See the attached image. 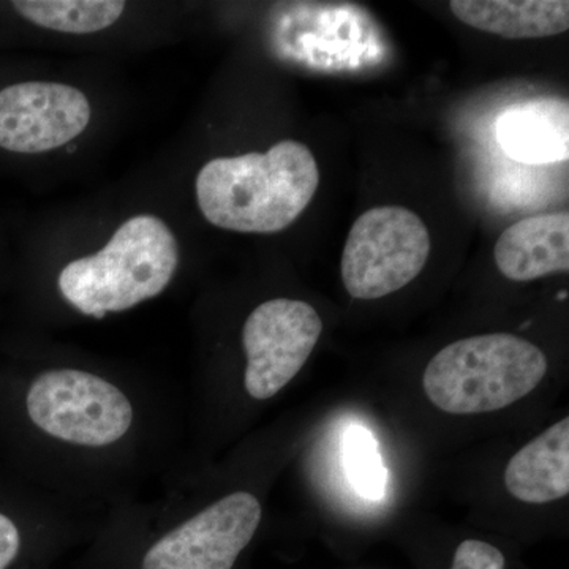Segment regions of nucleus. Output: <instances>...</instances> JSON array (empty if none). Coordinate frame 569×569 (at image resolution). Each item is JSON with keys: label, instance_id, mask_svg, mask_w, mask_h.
<instances>
[{"label": "nucleus", "instance_id": "f257e3e1", "mask_svg": "<svg viewBox=\"0 0 569 569\" xmlns=\"http://www.w3.org/2000/svg\"><path fill=\"white\" fill-rule=\"evenodd\" d=\"M320 170L298 141L277 142L268 152L220 157L198 173L197 201L213 227L238 233H277L298 220L316 197Z\"/></svg>", "mask_w": 569, "mask_h": 569}, {"label": "nucleus", "instance_id": "f03ea898", "mask_svg": "<svg viewBox=\"0 0 569 569\" xmlns=\"http://www.w3.org/2000/svg\"><path fill=\"white\" fill-rule=\"evenodd\" d=\"M179 266V244L168 224L151 213L132 217L91 257L59 274V290L82 316L102 320L156 298Z\"/></svg>", "mask_w": 569, "mask_h": 569}, {"label": "nucleus", "instance_id": "7ed1b4c3", "mask_svg": "<svg viewBox=\"0 0 569 569\" xmlns=\"http://www.w3.org/2000/svg\"><path fill=\"white\" fill-rule=\"evenodd\" d=\"M548 367L546 355L522 337H467L433 356L422 387L430 402L449 415L490 413L529 396Z\"/></svg>", "mask_w": 569, "mask_h": 569}, {"label": "nucleus", "instance_id": "20e7f679", "mask_svg": "<svg viewBox=\"0 0 569 569\" xmlns=\"http://www.w3.org/2000/svg\"><path fill=\"white\" fill-rule=\"evenodd\" d=\"M26 410L37 429L74 447H111L133 425L129 397L104 378L78 369H52L33 378Z\"/></svg>", "mask_w": 569, "mask_h": 569}, {"label": "nucleus", "instance_id": "39448f33", "mask_svg": "<svg viewBox=\"0 0 569 569\" xmlns=\"http://www.w3.org/2000/svg\"><path fill=\"white\" fill-rule=\"evenodd\" d=\"M430 234L418 213L377 206L359 217L342 254V280L356 299H380L413 282L427 263Z\"/></svg>", "mask_w": 569, "mask_h": 569}, {"label": "nucleus", "instance_id": "423d86ee", "mask_svg": "<svg viewBox=\"0 0 569 569\" xmlns=\"http://www.w3.org/2000/svg\"><path fill=\"white\" fill-rule=\"evenodd\" d=\"M321 332L323 321L305 301L277 298L258 306L242 329L249 396L268 400L279 395L301 372Z\"/></svg>", "mask_w": 569, "mask_h": 569}, {"label": "nucleus", "instance_id": "0eeeda50", "mask_svg": "<svg viewBox=\"0 0 569 569\" xmlns=\"http://www.w3.org/2000/svg\"><path fill=\"white\" fill-rule=\"evenodd\" d=\"M260 522L257 497L230 493L160 538L146 552L141 569H231Z\"/></svg>", "mask_w": 569, "mask_h": 569}, {"label": "nucleus", "instance_id": "6e6552de", "mask_svg": "<svg viewBox=\"0 0 569 569\" xmlns=\"http://www.w3.org/2000/svg\"><path fill=\"white\" fill-rule=\"evenodd\" d=\"M91 121L88 97L61 82L31 81L0 91V148L40 153L61 148Z\"/></svg>", "mask_w": 569, "mask_h": 569}, {"label": "nucleus", "instance_id": "1a4fd4ad", "mask_svg": "<svg viewBox=\"0 0 569 569\" xmlns=\"http://www.w3.org/2000/svg\"><path fill=\"white\" fill-rule=\"evenodd\" d=\"M498 271L515 282L569 271V213L552 212L519 220L498 238Z\"/></svg>", "mask_w": 569, "mask_h": 569}, {"label": "nucleus", "instance_id": "9d476101", "mask_svg": "<svg viewBox=\"0 0 569 569\" xmlns=\"http://www.w3.org/2000/svg\"><path fill=\"white\" fill-rule=\"evenodd\" d=\"M497 140L516 162L546 164L568 160V100L542 97L512 104L498 118Z\"/></svg>", "mask_w": 569, "mask_h": 569}, {"label": "nucleus", "instance_id": "9b49d317", "mask_svg": "<svg viewBox=\"0 0 569 569\" xmlns=\"http://www.w3.org/2000/svg\"><path fill=\"white\" fill-rule=\"evenodd\" d=\"M508 492L523 503L545 505L569 493V418L550 426L509 460Z\"/></svg>", "mask_w": 569, "mask_h": 569}, {"label": "nucleus", "instance_id": "f8f14e48", "mask_svg": "<svg viewBox=\"0 0 569 569\" xmlns=\"http://www.w3.org/2000/svg\"><path fill=\"white\" fill-rule=\"evenodd\" d=\"M463 24L509 40L545 39L569 29L567 0H452Z\"/></svg>", "mask_w": 569, "mask_h": 569}, {"label": "nucleus", "instance_id": "ddd939ff", "mask_svg": "<svg viewBox=\"0 0 569 569\" xmlns=\"http://www.w3.org/2000/svg\"><path fill=\"white\" fill-rule=\"evenodd\" d=\"M26 20L63 33H92L114 24L126 10L121 0H17Z\"/></svg>", "mask_w": 569, "mask_h": 569}, {"label": "nucleus", "instance_id": "4468645a", "mask_svg": "<svg viewBox=\"0 0 569 569\" xmlns=\"http://www.w3.org/2000/svg\"><path fill=\"white\" fill-rule=\"evenodd\" d=\"M347 477L359 496L381 500L387 492L388 470L383 466L377 441L366 427L353 425L343 440Z\"/></svg>", "mask_w": 569, "mask_h": 569}, {"label": "nucleus", "instance_id": "2eb2a0df", "mask_svg": "<svg viewBox=\"0 0 569 569\" xmlns=\"http://www.w3.org/2000/svg\"><path fill=\"white\" fill-rule=\"evenodd\" d=\"M21 549V533L9 516L0 512V569H7Z\"/></svg>", "mask_w": 569, "mask_h": 569}, {"label": "nucleus", "instance_id": "dca6fc26", "mask_svg": "<svg viewBox=\"0 0 569 569\" xmlns=\"http://www.w3.org/2000/svg\"><path fill=\"white\" fill-rule=\"evenodd\" d=\"M451 569H475L473 541L471 539L460 542Z\"/></svg>", "mask_w": 569, "mask_h": 569}]
</instances>
